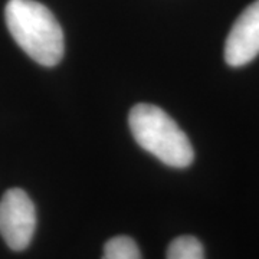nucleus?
<instances>
[{"instance_id": "obj_1", "label": "nucleus", "mask_w": 259, "mask_h": 259, "mask_svg": "<svg viewBox=\"0 0 259 259\" xmlns=\"http://www.w3.org/2000/svg\"><path fill=\"white\" fill-rule=\"evenodd\" d=\"M5 19L10 35L35 62L55 66L64 58V32L54 13L35 0H9Z\"/></svg>"}, {"instance_id": "obj_2", "label": "nucleus", "mask_w": 259, "mask_h": 259, "mask_svg": "<svg viewBox=\"0 0 259 259\" xmlns=\"http://www.w3.org/2000/svg\"><path fill=\"white\" fill-rule=\"evenodd\" d=\"M130 130L141 147L167 166H190L194 151L183 130L157 105L137 104L128 115Z\"/></svg>"}, {"instance_id": "obj_3", "label": "nucleus", "mask_w": 259, "mask_h": 259, "mask_svg": "<svg viewBox=\"0 0 259 259\" xmlns=\"http://www.w3.org/2000/svg\"><path fill=\"white\" fill-rule=\"evenodd\" d=\"M36 229L33 202L22 189H9L0 200V235L10 249L29 246Z\"/></svg>"}, {"instance_id": "obj_4", "label": "nucleus", "mask_w": 259, "mask_h": 259, "mask_svg": "<svg viewBox=\"0 0 259 259\" xmlns=\"http://www.w3.org/2000/svg\"><path fill=\"white\" fill-rule=\"evenodd\" d=\"M259 55V0L253 2L233 23L225 44V61L243 66Z\"/></svg>"}, {"instance_id": "obj_5", "label": "nucleus", "mask_w": 259, "mask_h": 259, "mask_svg": "<svg viewBox=\"0 0 259 259\" xmlns=\"http://www.w3.org/2000/svg\"><path fill=\"white\" fill-rule=\"evenodd\" d=\"M167 259H204L203 246L194 236H179L168 245Z\"/></svg>"}, {"instance_id": "obj_6", "label": "nucleus", "mask_w": 259, "mask_h": 259, "mask_svg": "<svg viewBox=\"0 0 259 259\" xmlns=\"http://www.w3.org/2000/svg\"><path fill=\"white\" fill-rule=\"evenodd\" d=\"M102 259H141V253L131 238L115 236L105 243Z\"/></svg>"}]
</instances>
